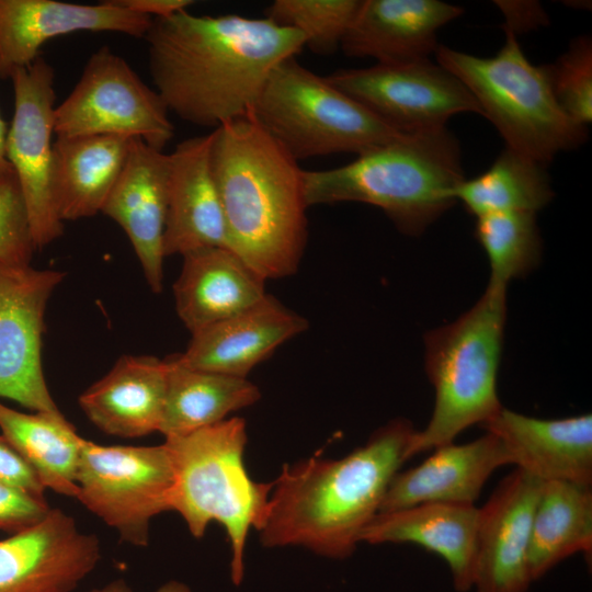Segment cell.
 Wrapping results in <instances>:
<instances>
[{
	"label": "cell",
	"instance_id": "cell-1",
	"mask_svg": "<svg viewBox=\"0 0 592 592\" xmlns=\"http://www.w3.org/2000/svg\"><path fill=\"white\" fill-rule=\"evenodd\" d=\"M145 39L150 76L168 110L214 129L250 113L271 71L306 46L304 34L266 18L187 10L153 19Z\"/></svg>",
	"mask_w": 592,
	"mask_h": 592
},
{
	"label": "cell",
	"instance_id": "cell-2",
	"mask_svg": "<svg viewBox=\"0 0 592 592\" xmlns=\"http://www.w3.org/2000/svg\"><path fill=\"white\" fill-rule=\"evenodd\" d=\"M414 432L409 420L394 419L341 458L311 456L284 465L257 531L261 544L299 546L333 559L351 556L408 460Z\"/></svg>",
	"mask_w": 592,
	"mask_h": 592
},
{
	"label": "cell",
	"instance_id": "cell-3",
	"mask_svg": "<svg viewBox=\"0 0 592 592\" xmlns=\"http://www.w3.org/2000/svg\"><path fill=\"white\" fill-rule=\"evenodd\" d=\"M210 164L230 250L264 281L293 275L309 207L297 160L251 111L213 130Z\"/></svg>",
	"mask_w": 592,
	"mask_h": 592
},
{
	"label": "cell",
	"instance_id": "cell-4",
	"mask_svg": "<svg viewBox=\"0 0 592 592\" xmlns=\"http://www.w3.org/2000/svg\"><path fill=\"white\" fill-rule=\"evenodd\" d=\"M460 147L447 127L403 134L329 170H304L308 206L361 202L384 210L406 235H421L457 201Z\"/></svg>",
	"mask_w": 592,
	"mask_h": 592
},
{
	"label": "cell",
	"instance_id": "cell-5",
	"mask_svg": "<svg viewBox=\"0 0 592 592\" xmlns=\"http://www.w3.org/2000/svg\"><path fill=\"white\" fill-rule=\"evenodd\" d=\"M506 288L488 284L479 300L455 321L424 335L425 372L435 401L426 426L414 432L408 459L454 442L503 407L497 392L506 320Z\"/></svg>",
	"mask_w": 592,
	"mask_h": 592
},
{
	"label": "cell",
	"instance_id": "cell-6",
	"mask_svg": "<svg viewBox=\"0 0 592 592\" xmlns=\"http://www.w3.org/2000/svg\"><path fill=\"white\" fill-rule=\"evenodd\" d=\"M164 444L174 469L170 511L181 515L195 538L203 537L212 522L224 527L231 549V580L240 584L249 531L261 526L273 487L253 480L246 469V421L225 419L166 437Z\"/></svg>",
	"mask_w": 592,
	"mask_h": 592
},
{
	"label": "cell",
	"instance_id": "cell-7",
	"mask_svg": "<svg viewBox=\"0 0 592 592\" xmlns=\"http://www.w3.org/2000/svg\"><path fill=\"white\" fill-rule=\"evenodd\" d=\"M492 57H478L439 45L436 62L458 78L506 143V147L547 166L557 153L582 145L587 127L558 104L546 65L535 66L516 36Z\"/></svg>",
	"mask_w": 592,
	"mask_h": 592
},
{
	"label": "cell",
	"instance_id": "cell-8",
	"mask_svg": "<svg viewBox=\"0 0 592 592\" xmlns=\"http://www.w3.org/2000/svg\"><path fill=\"white\" fill-rule=\"evenodd\" d=\"M252 111L297 161L342 152L358 156L403 135L296 57L271 71Z\"/></svg>",
	"mask_w": 592,
	"mask_h": 592
},
{
	"label": "cell",
	"instance_id": "cell-9",
	"mask_svg": "<svg viewBox=\"0 0 592 592\" xmlns=\"http://www.w3.org/2000/svg\"><path fill=\"white\" fill-rule=\"evenodd\" d=\"M76 499L137 547L149 543L151 520L170 511L174 469L167 445H100L84 440Z\"/></svg>",
	"mask_w": 592,
	"mask_h": 592
},
{
	"label": "cell",
	"instance_id": "cell-10",
	"mask_svg": "<svg viewBox=\"0 0 592 592\" xmlns=\"http://www.w3.org/2000/svg\"><path fill=\"white\" fill-rule=\"evenodd\" d=\"M168 107L129 64L102 46L88 59L77 84L55 107L57 137L119 135L137 137L162 150L174 128Z\"/></svg>",
	"mask_w": 592,
	"mask_h": 592
},
{
	"label": "cell",
	"instance_id": "cell-11",
	"mask_svg": "<svg viewBox=\"0 0 592 592\" xmlns=\"http://www.w3.org/2000/svg\"><path fill=\"white\" fill-rule=\"evenodd\" d=\"M326 78L402 134L446 127L447 121L459 113L481 115L477 101L464 83L429 58L341 69Z\"/></svg>",
	"mask_w": 592,
	"mask_h": 592
},
{
	"label": "cell",
	"instance_id": "cell-12",
	"mask_svg": "<svg viewBox=\"0 0 592 592\" xmlns=\"http://www.w3.org/2000/svg\"><path fill=\"white\" fill-rule=\"evenodd\" d=\"M10 80L14 113L7 134V157L16 174L36 250L59 238L64 223L50 195L52 135L55 127V72L41 56L16 69Z\"/></svg>",
	"mask_w": 592,
	"mask_h": 592
},
{
	"label": "cell",
	"instance_id": "cell-13",
	"mask_svg": "<svg viewBox=\"0 0 592 592\" xmlns=\"http://www.w3.org/2000/svg\"><path fill=\"white\" fill-rule=\"evenodd\" d=\"M65 273L0 265V398L34 412L58 413L42 366L44 316Z\"/></svg>",
	"mask_w": 592,
	"mask_h": 592
},
{
	"label": "cell",
	"instance_id": "cell-14",
	"mask_svg": "<svg viewBox=\"0 0 592 592\" xmlns=\"http://www.w3.org/2000/svg\"><path fill=\"white\" fill-rule=\"evenodd\" d=\"M100 559L96 535L52 508L37 524L0 540V592H72Z\"/></svg>",
	"mask_w": 592,
	"mask_h": 592
},
{
	"label": "cell",
	"instance_id": "cell-15",
	"mask_svg": "<svg viewBox=\"0 0 592 592\" xmlns=\"http://www.w3.org/2000/svg\"><path fill=\"white\" fill-rule=\"evenodd\" d=\"M544 481L515 468L479 508L473 587L477 592H526L528 547Z\"/></svg>",
	"mask_w": 592,
	"mask_h": 592
},
{
	"label": "cell",
	"instance_id": "cell-16",
	"mask_svg": "<svg viewBox=\"0 0 592 592\" xmlns=\"http://www.w3.org/2000/svg\"><path fill=\"white\" fill-rule=\"evenodd\" d=\"M153 19L111 0L79 4L56 0H0V79L37 57L42 45L75 32H116L145 38Z\"/></svg>",
	"mask_w": 592,
	"mask_h": 592
},
{
	"label": "cell",
	"instance_id": "cell-17",
	"mask_svg": "<svg viewBox=\"0 0 592 592\" xmlns=\"http://www.w3.org/2000/svg\"><path fill=\"white\" fill-rule=\"evenodd\" d=\"M169 168V155L133 137L122 171L101 210L125 231L153 293L163 287Z\"/></svg>",
	"mask_w": 592,
	"mask_h": 592
},
{
	"label": "cell",
	"instance_id": "cell-18",
	"mask_svg": "<svg viewBox=\"0 0 592 592\" xmlns=\"http://www.w3.org/2000/svg\"><path fill=\"white\" fill-rule=\"evenodd\" d=\"M213 132L178 144L169 153L163 254L185 255L206 248L230 250L226 219L213 177Z\"/></svg>",
	"mask_w": 592,
	"mask_h": 592
},
{
	"label": "cell",
	"instance_id": "cell-19",
	"mask_svg": "<svg viewBox=\"0 0 592 592\" xmlns=\"http://www.w3.org/2000/svg\"><path fill=\"white\" fill-rule=\"evenodd\" d=\"M502 443L510 464L542 481L592 485V417L538 419L502 407L480 425Z\"/></svg>",
	"mask_w": 592,
	"mask_h": 592
},
{
	"label": "cell",
	"instance_id": "cell-20",
	"mask_svg": "<svg viewBox=\"0 0 592 592\" xmlns=\"http://www.w3.org/2000/svg\"><path fill=\"white\" fill-rule=\"evenodd\" d=\"M308 321L267 295L251 308L192 333L175 361L190 368L247 378L281 344L306 331Z\"/></svg>",
	"mask_w": 592,
	"mask_h": 592
},
{
	"label": "cell",
	"instance_id": "cell-21",
	"mask_svg": "<svg viewBox=\"0 0 592 592\" xmlns=\"http://www.w3.org/2000/svg\"><path fill=\"white\" fill-rule=\"evenodd\" d=\"M463 14L437 0H363L341 47L355 58L377 64L428 59L437 48V31Z\"/></svg>",
	"mask_w": 592,
	"mask_h": 592
},
{
	"label": "cell",
	"instance_id": "cell-22",
	"mask_svg": "<svg viewBox=\"0 0 592 592\" xmlns=\"http://www.w3.org/2000/svg\"><path fill=\"white\" fill-rule=\"evenodd\" d=\"M432 451L418 466L394 476L379 513L422 503L475 504L492 473L510 465L502 443L488 432L469 443L452 442Z\"/></svg>",
	"mask_w": 592,
	"mask_h": 592
},
{
	"label": "cell",
	"instance_id": "cell-23",
	"mask_svg": "<svg viewBox=\"0 0 592 592\" xmlns=\"http://www.w3.org/2000/svg\"><path fill=\"white\" fill-rule=\"evenodd\" d=\"M479 508L460 503H422L378 513L360 543L414 544L440 556L448 566L454 588H473Z\"/></svg>",
	"mask_w": 592,
	"mask_h": 592
},
{
	"label": "cell",
	"instance_id": "cell-24",
	"mask_svg": "<svg viewBox=\"0 0 592 592\" xmlns=\"http://www.w3.org/2000/svg\"><path fill=\"white\" fill-rule=\"evenodd\" d=\"M169 363L124 355L79 397L87 418L106 434L136 439L159 432Z\"/></svg>",
	"mask_w": 592,
	"mask_h": 592
},
{
	"label": "cell",
	"instance_id": "cell-25",
	"mask_svg": "<svg viewBox=\"0 0 592 592\" xmlns=\"http://www.w3.org/2000/svg\"><path fill=\"white\" fill-rule=\"evenodd\" d=\"M183 258L173 293L178 316L191 333L238 315L266 296L265 281L229 249L206 248Z\"/></svg>",
	"mask_w": 592,
	"mask_h": 592
},
{
	"label": "cell",
	"instance_id": "cell-26",
	"mask_svg": "<svg viewBox=\"0 0 592 592\" xmlns=\"http://www.w3.org/2000/svg\"><path fill=\"white\" fill-rule=\"evenodd\" d=\"M132 137H57L53 143L50 195L64 223L88 218L102 207L125 163Z\"/></svg>",
	"mask_w": 592,
	"mask_h": 592
},
{
	"label": "cell",
	"instance_id": "cell-27",
	"mask_svg": "<svg viewBox=\"0 0 592 592\" xmlns=\"http://www.w3.org/2000/svg\"><path fill=\"white\" fill-rule=\"evenodd\" d=\"M169 363L164 407L159 432L180 436L216 424L254 405L261 392L247 378L185 367L174 356Z\"/></svg>",
	"mask_w": 592,
	"mask_h": 592
},
{
	"label": "cell",
	"instance_id": "cell-28",
	"mask_svg": "<svg viewBox=\"0 0 592 592\" xmlns=\"http://www.w3.org/2000/svg\"><path fill=\"white\" fill-rule=\"evenodd\" d=\"M592 551V489L569 481H545L535 508L528 547L532 581L566 558Z\"/></svg>",
	"mask_w": 592,
	"mask_h": 592
},
{
	"label": "cell",
	"instance_id": "cell-29",
	"mask_svg": "<svg viewBox=\"0 0 592 592\" xmlns=\"http://www.w3.org/2000/svg\"><path fill=\"white\" fill-rule=\"evenodd\" d=\"M0 430L35 470L45 489L76 499L84 439L61 412L25 413L0 402Z\"/></svg>",
	"mask_w": 592,
	"mask_h": 592
},
{
	"label": "cell",
	"instance_id": "cell-30",
	"mask_svg": "<svg viewBox=\"0 0 592 592\" xmlns=\"http://www.w3.org/2000/svg\"><path fill=\"white\" fill-rule=\"evenodd\" d=\"M475 217L503 212L536 214L554 197L546 166L508 147L480 175L464 180L455 191Z\"/></svg>",
	"mask_w": 592,
	"mask_h": 592
},
{
	"label": "cell",
	"instance_id": "cell-31",
	"mask_svg": "<svg viewBox=\"0 0 592 592\" xmlns=\"http://www.w3.org/2000/svg\"><path fill=\"white\" fill-rule=\"evenodd\" d=\"M536 214L503 212L477 218L475 238L487 253L489 283L508 287L512 280L532 272L542 258V238Z\"/></svg>",
	"mask_w": 592,
	"mask_h": 592
},
{
	"label": "cell",
	"instance_id": "cell-32",
	"mask_svg": "<svg viewBox=\"0 0 592 592\" xmlns=\"http://www.w3.org/2000/svg\"><path fill=\"white\" fill-rule=\"evenodd\" d=\"M361 0H275L265 18L305 35L306 46L328 55L341 47Z\"/></svg>",
	"mask_w": 592,
	"mask_h": 592
},
{
	"label": "cell",
	"instance_id": "cell-33",
	"mask_svg": "<svg viewBox=\"0 0 592 592\" xmlns=\"http://www.w3.org/2000/svg\"><path fill=\"white\" fill-rule=\"evenodd\" d=\"M553 93L565 111L578 124L592 121V45L581 36L551 65H546Z\"/></svg>",
	"mask_w": 592,
	"mask_h": 592
},
{
	"label": "cell",
	"instance_id": "cell-34",
	"mask_svg": "<svg viewBox=\"0 0 592 592\" xmlns=\"http://www.w3.org/2000/svg\"><path fill=\"white\" fill-rule=\"evenodd\" d=\"M36 250L19 182L0 189V265H31Z\"/></svg>",
	"mask_w": 592,
	"mask_h": 592
},
{
	"label": "cell",
	"instance_id": "cell-35",
	"mask_svg": "<svg viewBox=\"0 0 592 592\" xmlns=\"http://www.w3.org/2000/svg\"><path fill=\"white\" fill-rule=\"evenodd\" d=\"M45 498H39L0 482V530L10 534L29 528L50 511Z\"/></svg>",
	"mask_w": 592,
	"mask_h": 592
},
{
	"label": "cell",
	"instance_id": "cell-36",
	"mask_svg": "<svg viewBox=\"0 0 592 592\" xmlns=\"http://www.w3.org/2000/svg\"><path fill=\"white\" fill-rule=\"evenodd\" d=\"M0 482L45 498V487L23 456L0 434Z\"/></svg>",
	"mask_w": 592,
	"mask_h": 592
},
{
	"label": "cell",
	"instance_id": "cell-37",
	"mask_svg": "<svg viewBox=\"0 0 592 592\" xmlns=\"http://www.w3.org/2000/svg\"><path fill=\"white\" fill-rule=\"evenodd\" d=\"M494 3L505 18L504 32L515 36L548 22L543 7L536 1H494Z\"/></svg>",
	"mask_w": 592,
	"mask_h": 592
},
{
	"label": "cell",
	"instance_id": "cell-38",
	"mask_svg": "<svg viewBox=\"0 0 592 592\" xmlns=\"http://www.w3.org/2000/svg\"><path fill=\"white\" fill-rule=\"evenodd\" d=\"M113 3L150 18L163 19L174 13L185 11L192 0H111Z\"/></svg>",
	"mask_w": 592,
	"mask_h": 592
},
{
	"label": "cell",
	"instance_id": "cell-39",
	"mask_svg": "<svg viewBox=\"0 0 592 592\" xmlns=\"http://www.w3.org/2000/svg\"><path fill=\"white\" fill-rule=\"evenodd\" d=\"M7 124L0 115V189L19 182L14 169L7 157Z\"/></svg>",
	"mask_w": 592,
	"mask_h": 592
},
{
	"label": "cell",
	"instance_id": "cell-40",
	"mask_svg": "<svg viewBox=\"0 0 592 592\" xmlns=\"http://www.w3.org/2000/svg\"><path fill=\"white\" fill-rule=\"evenodd\" d=\"M89 592H133L124 579H115L107 584L90 590ZM156 592H192L191 589L177 580L162 584Z\"/></svg>",
	"mask_w": 592,
	"mask_h": 592
}]
</instances>
